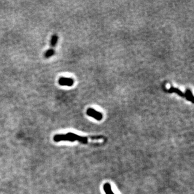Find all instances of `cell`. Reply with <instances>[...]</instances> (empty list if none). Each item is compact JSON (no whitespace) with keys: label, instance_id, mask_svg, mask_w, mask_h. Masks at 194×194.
<instances>
[{"label":"cell","instance_id":"6da1fadb","mask_svg":"<svg viewBox=\"0 0 194 194\" xmlns=\"http://www.w3.org/2000/svg\"><path fill=\"white\" fill-rule=\"evenodd\" d=\"M87 115L92 117L98 120H100L102 118V113L99 112L97 111L93 110L92 108H89L86 112Z\"/></svg>","mask_w":194,"mask_h":194},{"label":"cell","instance_id":"7a4b0ae2","mask_svg":"<svg viewBox=\"0 0 194 194\" xmlns=\"http://www.w3.org/2000/svg\"><path fill=\"white\" fill-rule=\"evenodd\" d=\"M58 83L61 86H72L74 84V81L72 79L61 77L58 80Z\"/></svg>","mask_w":194,"mask_h":194},{"label":"cell","instance_id":"3957f363","mask_svg":"<svg viewBox=\"0 0 194 194\" xmlns=\"http://www.w3.org/2000/svg\"><path fill=\"white\" fill-rule=\"evenodd\" d=\"M184 97L187 100H188L192 102H193L194 96L193 95L190 90H187L186 92H185V94H184Z\"/></svg>","mask_w":194,"mask_h":194},{"label":"cell","instance_id":"277c9868","mask_svg":"<svg viewBox=\"0 0 194 194\" xmlns=\"http://www.w3.org/2000/svg\"><path fill=\"white\" fill-rule=\"evenodd\" d=\"M58 37L57 35H53L51 37V42H50V45L51 47H55L56 45L58 42Z\"/></svg>","mask_w":194,"mask_h":194},{"label":"cell","instance_id":"5b68a950","mask_svg":"<svg viewBox=\"0 0 194 194\" xmlns=\"http://www.w3.org/2000/svg\"><path fill=\"white\" fill-rule=\"evenodd\" d=\"M168 92L169 93H176L179 96H181V97H184V94L181 91L179 90L178 89H175V88H174V87H171L170 89H169L168 90Z\"/></svg>","mask_w":194,"mask_h":194},{"label":"cell","instance_id":"8992f818","mask_svg":"<svg viewBox=\"0 0 194 194\" xmlns=\"http://www.w3.org/2000/svg\"><path fill=\"white\" fill-rule=\"evenodd\" d=\"M104 188L105 191V193H106V194H114L111 190L110 184H108V183L105 184Z\"/></svg>","mask_w":194,"mask_h":194},{"label":"cell","instance_id":"52a82bcc","mask_svg":"<svg viewBox=\"0 0 194 194\" xmlns=\"http://www.w3.org/2000/svg\"><path fill=\"white\" fill-rule=\"evenodd\" d=\"M54 54H55V51L53 49H49L48 50V51H46V52H45V53L44 55V56L46 58H50Z\"/></svg>","mask_w":194,"mask_h":194}]
</instances>
